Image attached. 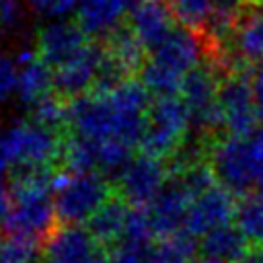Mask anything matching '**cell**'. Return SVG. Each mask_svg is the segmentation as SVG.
<instances>
[{
  "label": "cell",
  "mask_w": 263,
  "mask_h": 263,
  "mask_svg": "<svg viewBox=\"0 0 263 263\" xmlns=\"http://www.w3.org/2000/svg\"><path fill=\"white\" fill-rule=\"evenodd\" d=\"M150 92L142 80L125 78L68 103L70 138L62 158L70 171L117 175L142 144Z\"/></svg>",
  "instance_id": "6da1fadb"
},
{
  "label": "cell",
  "mask_w": 263,
  "mask_h": 263,
  "mask_svg": "<svg viewBox=\"0 0 263 263\" xmlns=\"http://www.w3.org/2000/svg\"><path fill=\"white\" fill-rule=\"evenodd\" d=\"M53 175L49 168L18 173L14 183L10 185V208L4 220V228L8 234L43 238L53 230V222L58 220L55 203H53Z\"/></svg>",
  "instance_id": "7a4b0ae2"
},
{
  "label": "cell",
  "mask_w": 263,
  "mask_h": 263,
  "mask_svg": "<svg viewBox=\"0 0 263 263\" xmlns=\"http://www.w3.org/2000/svg\"><path fill=\"white\" fill-rule=\"evenodd\" d=\"M201 39L191 29L177 27L158 47L148 53L140 70L142 84L156 99L175 97L181 90L185 78L201 66Z\"/></svg>",
  "instance_id": "3957f363"
},
{
  "label": "cell",
  "mask_w": 263,
  "mask_h": 263,
  "mask_svg": "<svg viewBox=\"0 0 263 263\" xmlns=\"http://www.w3.org/2000/svg\"><path fill=\"white\" fill-rule=\"evenodd\" d=\"M212 173L232 195H249L263 185V129L224 136L210 152Z\"/></svg>",
  "instance_id": "277c9868"
},
{
  "label": "cell",
  "mask_w": 263,
  "mask_h": 263,
  "mask_svg": "<svg viewBox=\"0 0 263 263\" xmlns=\"http://www.w3.org/2000/svg\"><path fill=\"white\" fill-rule=\"evenodd\" d=\"M62 152L64 142L53 129L43 127L33 119L14 123L0 136V177L8 171L18 175L49 168Z\"/></svg>",
  "instance_id": "5b68a950"
},
{
  "label": "cell",
  "mask_w": 263,
  "mask_h": 263,
  "mask_svg": "<svg viewBox=\"0 0 263 263\" xmlns=\"http://www.w3.org/2000/svg\"><path fill=\"white\" fill-rule=\"evenodd\" d=\"M109 183L97 171H70L53 179V203L58 220L66 226H80L109 201Z\"/></svg>",
  "instance_id": "8992f818"
},
{
  "label": "cell",
  "mask_w": 263,
  "mask_h": 263,
  "mask_svg": "<svg viewBox=\"0 0 263 263\" xmlns=\"http://www.w3.org/2000/svg\"><path fill=\"white\" fill-rule=\"evenodd\" d=\"M191 123V115L181 101V97H160L156 99L146 117V127L142 136V150L144 154L166 158L181 150Z\"/></svg>",
  "instance_id": "52a82bcc"
},
{
  "label": "cell",
  "mask_w": 263,
  "mask_h": 263,
  "mask_svg": "<svg viewBox=\"0 0 263 263\" xmlns=\"http://www.w3.org/2000/svg\"><path fill=\"white\" fill-rule=\"evenodd\" d=\"M115 177L123 201L142 210H148L171 181L164 162L144 152L134 156Z\"/></svg>",
  "instance_id": "ba28073f"
},
{
  "label": "cell",
  "mask_w": 263,
  "mask_h": 263,
  "mask_svg": "<svg viewBox=\"0 0 263 263\" xmlns=\"http://www.w3.org/2000/svg\"><path fill=\"white\" fill-rule=\"evenodd\" d=\"M218 119L226 136H240L257 129L259 113L253 92V82L247 74L236 72L220 82Z\"/></svg>",
  "instance_id": "9c48e42d"
},
{
  "label": "cell",
  "mask_w": 263,
  "mask_h": 263,
  "mask_svg": "<svg viewBox=\"0 0 263 263\" xmlns=\"http://www.w3.org/2000/svg\"><path fill=\"white\" fill-rule=\"evenodd\" d=\"M105 72V47L88 43L78 55L53 70V88L64 99H78L99 88Z\"/></svg>",
  "instance_id": "30bf717a"
},
{
  "label": "cell",
  "mask_w": 263,
  "mask_h": 263,
  "mask_svg": "<svg viewBox=\"0 0 263 263\" xmlns=\"http://www.w3.org/2000/svg\"><path fill=\"white\" fill-rule=\"evenodd\" d=\"M84 226H60L43 247L41 263H109V255Z\"/></svg>",
  "instance_id": "8fae6325"
},
{
  "label": "cell",
  "mask_w": 263,
  "mask_h": 263,
  "mask_svg": "<svg viewBox=\"0 0 263 263\" xmlns=\"http://www.w3.org/2000/svg\"><path fill=\"white\" fill-rule=\"evenodd\" d=\"M236 205L238 203L234 201V195L216 183L214 187L193 197L183 232L189 234L191 238L201 240L210 232L234 224Z\"/></svg>",
  "instance_id": "7c38bea8"
},
{
  "label": "cell",
  "mask_w": 263,
  "mask_h": 263,
  "mask_svg": "<svg viewBox=\"0 0 263 263\" xmlns=\"http://www.w3.org/2000/svg\"><path fill=\"white\" fill-rule=\"evenodd\" d=\"M218 90H220V82L216 78V72L210 66L201 64L185 78L179 90V97L191 115L193 127H199L205 132L220 127Z\"/></svg>",
  "instance_id": "4fadbf2b"
},
{
  "label": "cell",
  "mask_w": 263,
  "mask_h": 263,
  "mask_svg": "<svg viewBox=\"0 0 263 263\" xmlns=\"http://www.w3.org/2000/svg\"><path fill=\"white\" fill-rule=\"evenodd\" d=\"M129 33L150 53L158 47L175 29V12L166 0H136L127 16Z\"/></svg>",
  "instance_id": "5bb4252c"
},
{
  "label": "cell",
  "mask_w": 263,
  "mask_h": 263,
  "mask_svg": "<svg viewBox=\"0 0 263 263\" xmlns=\"http://www.w3.org/2000/svg\"><path fill=\"white\" fill-rule=\"evenodd\" d=\"M88 43V35L80 29L78 23L51 21L41 27L35 51L51 70H55L74 55H78Z\"/></svg>",
  "instance_id": "9a60e30c"
},
{
  "label": "cell",
  "mask_w": 263,
  "mask_h": 263,
  "mask_svg": "<svg viewBox=\"0 0 263 263\" xmlns=\"http://www.w3.org/2000/svg\"><path fill=\"white\" fill-rule=\"evenodd\" d=\"M191 201H193V195L173 177L164 187V191L148 208L156 238L183 232Z\"/></svg>",
  "instance_id": "2e32d148"
},
{
  "label": "cell",
  "mask_w": 263,
  "mask_h": 263,
  "mask_svg": "<svg viewBox=\"0 0 263 263\" xmlns=\"http://www.w3.org/2000/svg\"><path fill=\"white\" fill-rule=\"evenodd\" d=\"M136 0H80L76 10L78 25L88 37H111L123 29Z\"/></svg>",
  "instance_id": "e0dca14e"
},
{
  "label": "cell",
  "mask_w": 263,
  "mask_h": 263,
  "mask_svg": "<svg viewBox=\"0 0 263 263\" xmlns=\"http://www.w3.org/2000/svg\"><path fill=\"white\" fill-rule=\"evenodd\" d=\"M18 62V88L16 97L21 103L35 107L41 99L51 95L53 70L37 55V51L25 49L16 55Z\"/></svg>",
  "instance_id": "ac0fdd59"
},
{
  "label": "cell",
  "mask_w": 263,
  "mask_h": 263,
  "mask_svg": "<svg viewBox=\"0 0 263 263\" xmlns=\"http://www.w3.org/2000/svg\"><path fill=\"white\" fill-rule=\"evenodd\" d=\"M129 210L125 201L109 199L88 222V230L101 245H119L125 240L127 224H129Z\"/></svg>",
  "instance_id": "d6986e66"
},
{
  "label": "cell",
  "mask_w": 263,
  "mask_h": 263,
  "mask_svg": "<svg viewBox=\"0 0 263 263\" xmlns=\"http://www.w3.org/2000/svg\"><path fill=\"white\" fill-rule=\"evenodd\" d=\"M247 242L249 240L236 228V224H228L203 236L199 240V249H201V255L212 257L220 263H238L249 251Z\"/></svg>",
  "instance_id": "ffe728a7"
},
{
  "label": "cell",
  "mask_w": 263,
  "mask_h": 263,
  "mask_svg": "<svg viewBox=\"0 0 263 263\" xmlns=\"http://www.w3.org/2000/svg\"><path fill=\"white\" fill-rule=\"evenodd\" d=\"M234 53L247 62L263 68V10H255L242 16L232 33Z\"/></svg>",
  "instance_id": "44dd1931"
},
{
  "label": "cell",
  "mask_w": 263,
  "mask_h": 263,
  "mask_svg": "<svg viewBox=\"0 0 263 263\" xmlns=\"http://www.w3.org/2000/svg\"><path fill=\"white\" fill-rule=\"evenodd\" d=\"M234 224L247 240L263 242V185L238 201Z\"/></svg>",
  "instance_id": "7402d4cb"
},
{
  "label": "cell",
  "mask_w": 263,
  "mask_h": 263,
  "mask_svg": "<svg viewBox=\"0 0 263 263\" xmlns=\"http://www.w3.org/2000/svg\"><path fill=\"white\" fill-rule=\"evenodd\" d=\"M195 238L185 232L156 238L152 245V263H189L195 257Z\"/></svg>",
  "instance_id": "603a6c76"
},
{
  "label": "cell",
  "mask_w": 263,
  "mask_h": 263,
  "mask_svg": "<svg viewBox=\"0 0 263 263\" xmlns=\"http://www.w3.org/2000/svg\"><path fill=\"white\" fill-rule=\"evenodd\" d=\"M43 251L39 240L18 234H8L0 242V263H39Z\"/></svg>",
  "instance_id": "cb8c5ba5"
},
{
  "label": "cell",
  "mask_w": 263,
  "mask_h": 263,
  "mask_svg": "<svg viewBox=\"0 0 263 263\" xmlns=\"http://www.w3.org/2000/svg\"><path fill=\"white\" fill-rule=\"evenodd\" d=\"M216 4L218 0H171L175 18H179L181 25L191 31L205 29L208 21L216 10Z\"/></svg>",
  "instance_id": "d4e9b609"
},
{
  "label": "cell",
  "mask_w": 263,
  "mask_h": 263,
  "mask_svg": "<svg viewBox=\"0 0 263 263\" xmlns=\"http://www.w3.org/2000/svg\"><path fill=\"white\" fill-rule=\"evenodd\" d=\"M31 113H33L35 123L49 127L53 132L68 123V103L64 97L53 95V92L47 95L45 99H41L35 107H31Z\"/></svg>",
  "instance_id": "484cf974"
},
{
  "label": "cell",
  "mask_w": 263,
  "mask_h": 263,
  "mask_svg": "<svg viewBox=\"0 0 263 263\" xmlns=\"http://www.w3.org/2000/svg\"><path fill=\"white\" fill-rule=\"evenodd\" d=\"M154 242H119L109 253V263H152Z\"/></svg>",
  "instance_id": "4316f807"
},
{
  "label": "cell",
  "mask_w": 263,
  "mask_h": 263,
  "mask_svg": "<svg viewBox=\"0 0 263 263\" xmlns=\"http://www.w3.org/2000/svg\"><path fill=\"white\" fill-rule=\"evenodd\" d=\"M18 88V62L10 55H0V105L16 97Z\"/></svg>",
  "instance_id": "83f0119b"
},
{
  "label": "cell",
  "mask_w": 263,
  "mask_h": 263,
  "mask_svg": "<svg viewBox=\"0 0 263 263\" xmlns=\"http://www.w3.org/2000/svg\"><path fill=\"white\" fill-rule=\"evenodd\" d=\"M29 4L37 12L51 16L53 21H66L68 14H76L80 0H29Z\"/></svg>",
  "instance_id": "f1b7e54d"
},
{
  "label": "cell",
  "mask_w": 263,
  "mask_h": 263,
  "mask_svg": "<svg viewBox=\"0 0 263 263\" xmlns=\"http://www.w3.org/2000/svg\"><path fill=\"white\" fill-rule=\"evenodd\" d=\"M21 2L18 0H6L2 6V14H0V23L2 25H12L21 18Z\"/></svg>",
  "instance_id": "f546056e"
},
{
  "label": "cell",
  "mask_w": 263,
  "mask_h": 263,
  "mask_svg": "<svg viewBox=\"0 0 263 263\" xmlns=\"http://www.w3.org/2000/svg\"><path fill=\"white\" fill-rule=\"evenodd\" d=\"M253 92H255V103H257V113H259V119L263 121V68H259L253 78Z\"/></svg>",
  "instance_id": "4dcf8cb0"
},
{
  "label": "cell",
  "mask_w": 263,
  "mask_h": 263,
  "mask_svg": "<svg viewBox=\"0 0 263 263\" xmlns=\"http://www.w3.org/2000/svg\"><path fill=\"white\" fill-rule=\"evenodd\" d=\"M10 208V187L4 183V177H0V222L6 220Z\"/></svg>",
  "instance_id": "1f68e13d"
},
{
  "label": "cell",
  "mask_w": 263,
  "mask_h": 263,
  "mask_svg": "<svg viewBox=\"0 0 263 263\" xmlns=\"http://www.w3.org/2000/svg\"><path fill=\"white\" fill-rule=\"evenodd\" d=\"M238 263H263V245H255L253 249H249Z\"/></svg>",
  "instance_id": "d6a6232c"
},
{
  "label": "cell",
  "mask_w": 263,
  "mask_h": 263,
  "mask_svg": "<svg viewBox=\"0 0 263 263\" xmlns=\"http://www.w3.org/2000/svg\"><path fill=\"white\" fill-rule=\"evenodd\" d=\"M189 263H220V261H216V259H212V257H205V255H201V257H193Z\"/></svg>",
  "instance_id": "836d02e7"
},
{
  "label": "cell",
  "mask_w": 263,
  "mask_h": 263,
  "mask_svg": "<svg viewBox=\"0 0 263 263\" xmlns=\"http://www.w3.org/2000/svg\"><path fill=\"white\" fill-rule=\"evenodd\" d=\"M4 2H6V0H0V14H2V6H4Z\"/></svg>",
  "instance_id": "e575fe53"
},
{
  "label": "cell",
  "mask_w": 263,
  "mask_h": 263,
  "mask_svg": "<svg viewBox=\"0 0 263 263\" xmlns=\"http://www.w3.org/2000/svg\"><path fill=\"white\" fill-rule=\"evenodd\" d=\"M261 10H263V0H261Z\"/></svg>",
  "instance_id": "d590c367"
},
{
  "label": "cell",
  "mask_w": 263,
  "mask_h": 263,
  "mask_svg": "<svg viewBox=\"0 0 263 263\" xmlns=\"http://www.w3.org/2000/svg\"><path fill=\"white\" fill-rule=\"evenodd\" d=\"M0 242H2V236H0Z\"/></svg>",
  "instance_id": "8d00e7d4"
},
{
  "label": "cell",
  "mask_w": 263,
  "mask_h": 263,
  "mask_svg": "<svg viewBox=\"0 0 263 263\" xmlns=\"http://www.w3.org/2000/svg\"><path fill=\"white\" fill-rule=\"evenodd\" d=\"M0 136H2V134H0Z\"/></svg>",
  "instance_id": "74e56055"
}]
</instances>
